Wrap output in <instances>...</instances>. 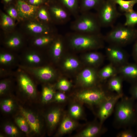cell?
<instances>
[{
  "label": "cell",
  "mask_w": 137,
  "mask_h": 137,
  "mask_svg": "<svg viewBox=\"0 0 137 137\" xmlns=\"http://www.w3.org/2000/svg\"><path fill=\"white\" fill-rule=\"evenodd\" d=\"M27 27L29 30L35 33L47 35L50 32V29L48 27L34 23H31L28 24Z\"/></svg>",
  "instance_id": "28"
},
{
  "label": "cell",
  "mask_w": 137,
  "mask_h": 137,
  "mask_svg": "<svg viewBox=\"0 0 137 137\" xmlns=\"http://www.w3.org/2000/svg\"><path fill=\"white\" fill-rule=\"evenodd\" d=\"M55 94L53 88L50 86H44L42 89V100L43 103H46L51 101L54 97Z\"/></svg>",
  "instance_id": "29"
},
{
  "label": "cell",
  "mask_w": 137,
  "mask_h": 137,
  "mask_svg": "<svg viewBox=\"0 0 137 137\" xmlns=\"http://www.w3.org/2000/svg\"><path fill=\"white\" fill-rule=\"evenodd\" d=\"M98 74L99 80L109 79L118 75L117 67L110 63L98 71Z\"/></svg>",
  "instance_id": "19"
},
{
  "label": "cell",
  "mask_w": 137,
  "mask_h": 137,
  "mask_svg": "<svg viewBox=\"0 0 137 137\" xmlns=\"http://www.w3.org/2000/svg\"><path fill=\"white\" fill-rule=\"evenodd\" d=\"M63 6L69 12L71 15L75 18L79 15V7L78 0H60Z\"/></svg>",
  "instance_id": "22"
},
{
  "label": "cell",
  "mask_w": 137,
  "mask_h": 137,
  "mask_svg": "<svg viewBox=\"0 0 137 137\" xmlns=\"http://www.w3.org/2000/svg\"><path fill=\"white\" fill-rule=\"evenodd\" d=\"M15 57L12 54L7 52H2L0 54V63L3 66L10 65L14 62Z\"/></svg>",
  "instance_id": "31"
},
{
  "label": "cell",
  "mask_w": 137,
  "mask_h": 137,
  "mask_svg": "<svg viewBox=\"0 0 137 137\" xmlns=\"http://www.w3.org/2000/svg\"><path fill=\"white\" fill-rule=\"evenodd\" d=\"M134 100L132 98L123 99L116 105L115 110L116 120L121 124H133L137 121L135 109Z\"/></svg>",
  "instance_id": "4"
},
{
  "label": "cell",
  "mask_w": 137,
  "mask_h": 137,
  "mask_svg": "<svg viewBox=\"0 0 137 137\" xmlns=\"http://www.w3.org/2000/svg\"><path fill=\"white\" fill-rule=\"evenodd\" d=\"M54 39L48 34L36 38L33 44L36 46L41 47L48 45L52 43Z\"/></svg>",
  "instance_id": "34"
},
{
  "label": "cell",
  "mask_w": 137,
  "mask_h": 137,
  "mask_svg": "<svg viewBox=\"0 0 137 137\" xmlns=\"http://www.w3.org/2000/svg\"><path fill=\"white\" fill-rule=\"evenodd\" d=\"M134 42L132 49V56L134 61L137 63V39Z\"/></svg>",
  "instance_id": "45"
},
{
  "label": "cell",
  "mask_w": 137,
  "mask_h": 137,
  "mask_svg": "<svg viewBox=\"0 0 137 137\" xmlns=\"http://www.w3.org/2000/svg\"><path fill=\"white\" fill-rule=\"evenodd\" d=\"M122 96V94H117L109 96L99 105L98 114L101 122H103L111 115L116 104Z\"/></svg>",
  "instance_id": "11"
},
{
  "label": "cell",
  "mask_w": 137,
  "mask_h": 137,
  "mask_svg": "<svg viewBox=\"0 0 137 137\" xmlns=\"http://www.w3.org/2000/svg\"><path fill=\"white\" fill-rule=\"evenodd\" d=\"M11 81L8 79H4L0 82V95L5 94L9 90L10 86Z\"/></svg>",
  "instance_id": "39"
},
{
  "label": "cell",
  "mask_w": 137,
  "mask_h": 137,
  "mask_svg": "<svg viewBox=\"0 0 137 137\" xmlns=\"http://www.w3.org/2000/svg\"><path fill=\"white\" fill-rule=\"evenodd\" d=\"M1 108L2 110L6 113L11 112L15 107L14 101L10 98L5 99L2 100L0 104Z\"/></svg>",
  "instance_id": "33"
},
{
  "label": "cell",
  "mask_w": 137,
  "mask_h": 137,
  "mask_svg": "<svg viewBox=\"0 0 137 137\" xmlns=\"http://www.w3.org/2000/svg\"><path fill=\"white\" fill-rule=\"evenodd\" d=\"M135 136L134 132L130 130L122 131L117 135V136L119 137H134Z\"/></svg>",
  "instance_id": "43"
},
{
  "label": "cell",
  "mask_w": 137,
  "mask_h": 137,
  "mask_svg": "<svg viewBox=\"0 0 137 137\" xmlns=\"http://www.w3.org/2000/svg\"><path fill=\"white\" fill-rule=\"evenodd\" d=\"M6 3H8L11 1L12 0H4Z\"/></svg>",
  "instance_id": "49"
},
{
  "label": "cell",
  "mask_w": 137,
  "mask_h": 137,
  "mask_svg": "<svg viewBox=\"0 0 137 137\" xmlns=\"http://www.w3.org/2000/svg\"><path fill=\"white\" fill-rule=\"evenodd\" d=\"M68 45L72 49L78 51H90L103 48L104 36L101 33L87 34L74 32L68 36Z\"/></svg>",
  "instance_id": "1"
},
{
  "label": "cell",
  "mask_w": 137,
  "mask_h": 137,
  "mask_svg": "<svg viewBox=\"0 0 137 137\" xmlns=\"http://www.w3.org/2000/svg\"><path fill=\"white\" fill-rule=\"evenodd\" d=\"M15 120L17 125L23 132L26 134H28L31 131L27 121L22 115L21 116L16 117Z\"/></svg>",
  "instance_id": "32"
},
{
  "label": "cell",
  "mask_w": 137,
  "mask_h": 137,
  "mask_svg": "<svg viewBox=\"0 0 137 137\" xmlns=\"http://www.w3.org/2000/svg\"><path fill=\"white\" fill-rule=\"evenodd\" d=\"M108 85L111 91L115 92L118 94H122V78L118 75L109 79Z\"/></svg>",
  "instance_id": "23"
},
{
  "label": "cell",
  "mask_w": 137,
  "mask_h": 137,
  "mask_svg": "<svg viewBox=\"0 0 137 137\" xmlns=\"http://www.w3.org/2000/svg\"><path fill=\"white\" fill-rule=\"evenodd\" d=\"M18 81L21 90L28 97L33 98L37 92L35 85L29 77L25 73L21 72L18 74Z\"/></svg>",
  "instance_id": "10"
},
{
  "label": "cell",
  "mask_w": 137,
  "mask_h": 137,
  "mask_svg": "<svg viewBox=\"0 0 137 137\" xmlns=\"http://www.w3.org/2000/svg\"><path fill=\"white\" fill-rule=\"evenodd\" d=\"M64 44L62 37H58L53 41L51 48V55L55 61H57L60 58L63 50Z\"/></svg>",
  "instance_id": "18"
},
{
  "label": "cell",
  "mask_w": 137,
  "mask_h": 137,
  "mask_svg": "<svg viewBox=\"0 0 137 137\" xmlns=\"http://www.w3.org/2000/svg\"></svg>",
  "instance_id": "50"
},
{
  "label": "cell",
  "mask_w": 137,
  "mask_h": 137,
  "mask_svg": "<svg viewBox=\"0 0 137 137\" xmlns=\"http://www.w3.org/2000/svg\"><path fill=\"white\" fill-rule=\"evenodd\" d=\"M22 59L25 64L23 66L28 67L40 66L43 61L41 55L34 51H29L24 54Z\"/></svg>",
  "instance_id": "15"
},
{
  "label": "cell",
  "mask_w": 137,
  "mask_h": 137,
  "mask_svg": "<svg viewBox=\"0 0 137 137\" xmlns=\"http://www.w3.org/2000/svg\"><path fill=\"white\" fill-rule=\"evenodd\" d=\"M70 116L65 117L62 121L59 129L58 133L60 135L68 133L76 127V123Z\"/></svg>",
  "instance_id": "20"
},
{
  "label": "cell",
  "mask_w": 137,
  "mask_h": 137,
  "mask_svg": "<svg viewBox=\"0 0 137 137\" xmlns=\"http://www.w3.org/2000/svg\"><path fill=\"white\" fill-rule=\"evenodd\" d=\"M82 112L81 107L77 104L72 105L69 109L70 116L73 119H77L80 118L82 115Z\"/></svg>",
  "instance_id": "35"
},
{
  "label": "cell",
  "mask_w": 137,
  "mask_h": 137,
  "mask_svg": "<svg viewBox=\"0 0 137 137\" xmlns=\"http://www.w3.org/2000/svg\"><path fill=\"white\" fill-rule=\"evenodd\" d=\"M20 112L21 115L25 118L30 128L31 131L36 134L40 132L42 124L38 116L31 111L20 107Z\"/></svg>",
  "instance_id": "13"
},
{
  "label": "cell",
  "mask_w": 137,
  "mask_h": 137,
  "mask_svg": "<svg viewBox=\"0 0 137 137\" xmlns=\"http://www.w3.org/2000/svg\"><path fill=\"white\" fill-rule=\"evenodd\" d=\"M105 51L110 63L117 67L128 62L129 55L122 47L109 44L106 47Z\"/></svg>",
  "instance_id": "7"
},
{
  "label": "cell",
  "mask_w": 137,
  "mask_h": 137,
  "mask_svg": "<svg viewBox=\"0 0 137 137\" xmlns=\"http://www.w3.org/2000/svg\"><path fill=\"white\" fill-rule=\"evenodd\" d=\"M130 93L131 97L134 100H137V82L132 84L130 89Z\"/></svg>",
  "instance_id": "42"
},
{
  "label": "cell",
  "mask_w": 137,
  "mask_h": 137,
  "mask_svg": "<svg viewBox=\"0 0 137 137\" xmlns=\"http://www.w3.org/2000/svg\"><path fill=\"white\" fill-rule=\"evenodd\" d=\"M124 15L125 18L124 25L134 27L137 24V11L134 10L130 12L124 13Z\"/></svg>",
  "instance_id": "30"
},
{
  "label": "cell",
  "mask_w": 137,
  "mask_h": 137,
  "mask_svg": "<svg viewBox=\"0 0 137 137\" xmlns=\"http://www.w3.org/2000/svg\"><path fill=\"white\" fill-rule=\"evenodd\" d=\"M38 15L41 20L46 22H48L50 20L49 13L44 8H42L38 12Z\"/></svg>",
  "instance_id": "41"
},
{
  "label": "cell",
  "mask_w": 137,
  "mask_h": 137,
  "mask_svg": "<svg viewBox=\"0 0 137 137\" xmlns=\"http://www.w3.org/2000/svg\"><path fill=\"white\" fill-rule=\"evenodd\" d=\"M74 32L87 34L100 33L101 26L96 14L89 11L81 13L71 23Z\"/></svg>",
  "instance_id": "3"
},
{
  "label": "cell",
  "mask_w": 137,
  "mask_h": 137,
  "mask_svg": "<svg viewBox=\"0 0 137 137\" xmlns=\"http://www.w3.org/2000/svg\"><path fill=\"white\" fill-rule=\"evenodd\" d=\"M71 86V82L65 79H60L57 84L58 88L60 90L64 92L68 91L70 88Z\"/></svg>",
  "instance_id": "38"
},
{
  "label": "cell",
  "mask_w": 137,
  "mask_h": 137,
  "mask_svg": "<svg viewBox=\"0 0 137 137\" xmlns=\"http://www.w3.org/2000/svg\"><path fill=\"white\" fill-rule=\"evenodd\" d=\"M104 38L105 41L109 44L122 47L137 39V29L134 27L119 24L113 27Z\"/></svg>",
  "instance_id": "2"
},
{
  "label": "cell",
  "mask_w": 137,
  "mask_h": 137,
  "mask_svg": "<svg viewBox=\"0 0 137 137\" xmlns=\"http://www.w3.org/2000/svg\"><path fill=\"white\" fill-rule=\"evenodd\" d=\"M135 111L137 115V102L135 105Z\"/></svg>",
  "instance_id": "48"
},
{
  "label": "cell",
  "mask_w": 137,
  "mask_h": 137,
  "mask_svg": "<svg viewBox=\"0 0 137 137\" xmlns=\"http://www.w3.org/2000/svg\"><path fill=\"white\" fill-rule=\"evenodd\" d=\"M21 67L25 71L42 82L50 81L53 80L56 77L55 71L50 66L28 67L22 66Z\"/></svg>",
  "instance_id": "8"
},
{
  "label": "cell",
  "mask_w": 137,
  "mask_h": 137,
  "mask_svg": "<svg viewBox=\"0 0 137 137\" xmlns=\"http://www.w3.org/2000/svg\"><path fill=\"white\" fill-rule=\"evenodd\" d=\"M2 25L4 27L13 26L14 23L12 18L5 14H3L2 17Z\"/></svg>",
  "instance_id": "40"
},
{
  "label": "cell",
  "mask_w": 137,
  "mask_h": 137,
  "mask_svg": "<svg viewBox=\"0 0 137 137\" xmlns=\"http://www.w3.org/2000/svg\"><path fill=\"white\" fill-rule=\"evenodd\" d=\"M96 68L87 66L80 74L78 79L83 86L87 88L93 87L99 79Z\"/></svg>",
  "instance_id": "9"
},
{
  "label": "cell",
  "mask_w": 137,
  "mask_h": 137,
  "mask_svg": "<svg viewBox=\"0 0 137 137\" xmlns=\"http://www.w3.org/2000/svg\"><path fill=\"white\" fill-rule=\"evenodd\" d=\"M5 132L8 135L12 137H16L19 134L17 128L14 125L10 123L5 124L4 127Z\"/></svg>",
  "instance_id": "37"
},
{
  "label": "cell",
  "mask_w": 137,
  "mask_h": 137,
  "mask_svg": "<svg viewBox=\"0 0 137 137\" xmlns=\"http://www.w3.org/2000/svg\"><path fill=\"white\" fill-rule=\"evenodd\" d=\"M17 7L18 14L23 18H27L32 16L38 8L37 6L29 4L20 0L18 2Z\"/></svg>",
  "instance_id": "17"
},
{
  "label": "cell",
  "mask_w": 137,
  "mask_h": 137,
  "mask_svg": "<svg viewBox=\"0 0 137 137\" xmlns=\"http://www.w3.org/2000/svg\"><path fill=\"white\" fill-rule=\"evenodd\" d=\"M112 0H102L96 9V14L101 27L112 26L120 15Z\"/></svg>",
  "instance_id": "5"
},
{
  "label": "cell",
  "mask_w": 137,
  "mask_h": 137,
  "mask_svg": "<svg viewBox=\"0 0 137 137\" xmlns=\"http://www.w3.org/2000/svg\"><path fill=\"white\" fill-rule=\"evenodd\" d=\"M118 75L131 84L137 82V63L129 62L117 67Z\"/></svg>",
  "instance_id": "12"
},
{
  "label": "cell",
  "mask_w": 137,
  "mask_h": 137,
  "mask_svg": "<svg viewBox=\"0 0 137 137\" xmlns=\"http://www.w3.org/2000/svg\"><path fill=\"white\" fill-rule=\"evenodd\" d=\"M61 109L58 108H54L50 111L46 115V120L48 126L52 130L59 123L61 115Z\"/></svg>",
  "instance_id": "21"
},
{
  "label": "cell",
  "mask_w": 137,
  "mask_h": 137,
  "mask_svg": "<svg viewBox=\"0 0 137 137\" xmlns=\"http://www.w3.org/2000/svg\"><path fill=\"white\" fill-rule=\"evenodd\" d=\"M102 0H81L79 7L80 12L81 13L89 11L93 9H96L99 6Z\"/></svg>",
  "instance_id": "24"
},
{
  "label": "cell",
  "mask_w": 137,
  "mask_h": 137,
  "mask_svg": "<svg viewBox=\"0 0 137 137\" xmlns=\"http://www.w3.org/2000/svg\"><path fill=\"white\" fill-rule=\"evenodd\" d=\"M55 100L57 102H63L66 100V97L65 95L62 92H58L55 94L54 97Z\"/></svg>",
  "instance_id": "44"
},
{
  "label": "cell",
  "mask_w": 137,
  "mask_h": 137,
  "mask_svg": "<svg viewBox=\"0 0 137 137\" xmlns=\"http://www.w3.org/2000/svg\"><path fill=\"white\" fill-rule=\"evenodd\" d=\"M101 130V128L98 125H92L80 132L77 136L80 137H95L100 133Z\"/></svg>",
  "instance_id": "25"
},
{
  "label": "cell",
  "mask_w": 137,
  "mask_h": 137,
  "mask_svg": "<svg viewBox=\"0 0 137 137\" xmlns=\"http://www.w3.org/2000/svg\"><path fill=\"white\" fill-rule=\"evenodd\" d=\"M118 5L120 10L124 13L129 12L134 10L133 7L137 3V0H112Z\"/></svg>",
  "instance_id": "26"
},
{
  "label": "cell",
  "mask_w": 137,
  "mask_h": 137,
  "mask_svg": "<svg viewBox=\"0 0 137 137\" xmlns=\"http://www.w3.org/2000/svg\"><path fill=\"white\" fill-rule=\"evenodd\" d=\"M83 60L87 66L96 68L103 63L104 57L101 53L90 51L83 56Z\"/></svg>",
  "instance_id": "14"
},
{
  "label": "cell",
  "mask_w": 137,
  "mask_h": 137,
  "mask_svg": "<svg viewBox=\"0 0 137 137\" xmlns=\"http://www.w3.org/2000/svg\"><path fill=\"white\" fill-rule=\"evenodd\" d=\"M22 44L21 38L18 36H14L10 37L6 40L5 44L8 47L11 48H18Z\"/></svg>",
  "instance_id": "36"
},
{
  "label": "cell",
  "mask_w": 137,
  "mask_h": 137,
  "mask_svg": "<svg viewBox=\"0 0 137 137\" xmlns=\"http://www.w3.org/2000/svg\"><path fill=\"white\" fill-rule=\"evenodd\" d=\"M80 65L79 60L76 58L72 57L66 58L63 62L62 66L66 70L72 71L76 70Z\"/></svg>",
  "instance_id": "27"
},
{
  "label": "cell",
  "mask_w": 137,
  "mask_h": 137,
  "mask_svg": "<svg viewBox=\"0 0 137 137\" xmlns=\"http://www.w3.org/2000/svg\"><path fill=\"white\" fill-rule=\"evenodd\" d=\"M93 87L88 88L78 93L77 95L78 99L89 105H100L109 96L102 89Z\"/></svg>",
  "instance_id": "6"
},
{
  "label": "cell",
  "mask_w": 137,
  "mask_h": 137,
  "mask_svg": "<svg viewBox=\"0 0 137 137\" xmlns=\"http://www.w3.org/2000/svg\"><path fill=\"white\" fill-rule=\"evenodd\" d=\"M43 2V0H29V2L30 4L34 5L40 4Z\"/></svg>",
  "instance_id": "47"
},
{
  "label": "cell",
  "mask_w": 137,
  "mask_h": 137,
  "mask_svg": "<svg viewBox=\"0 0 137 137\" xmlns=\"http://www.w3.org/2000/svg\"><path fill=\"white\" fill-rule=\"evenodd\" d=\"M7 13L10 17L14 19L16 18L18 14V12L13 8H9L7 11Z\"/></svg>",
  "instance_id": "46"
},
{
  "label": "cell",
  "mask_w": 137,
  "mask_h": 137,
  "mask_svg": "<svg viewBox=\"0 0 137 137\" xmlns=\"http://www.w3.org/2000/svg\"><path fill=\"white\" fill-rule=\"evenodd\" d=\"M50 11L55 19L62 24L66 23L70 19L71 14L63 6L52 7L50 8Z\"/></svg>",
  "instance_id": "16"
}]
</instances>
